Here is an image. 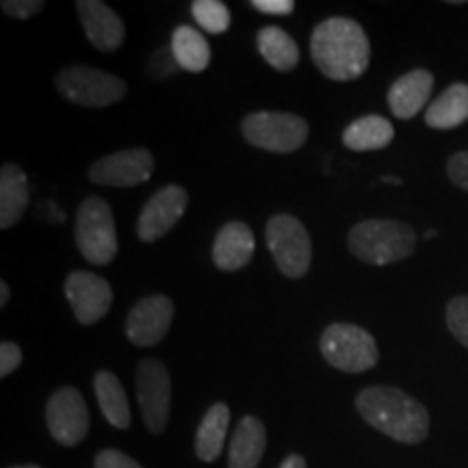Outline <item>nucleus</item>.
<instances>
[{
	"mask_svg": "<svg viewBox=\"0 0 468 468\" xmlns=\"http://www.w3.org/2000/svg\"><path fill=\"white\" fill-rule=\"evenodd\" d=\"M395 128L382 115H365L345 128L343 144L345 148L356 152H371L384 150L386 145L393 144Z\"/></svg>",
	"mask_w": 468,
	"mask_h": 468,
	"instance_id": "nucleus-21",
	"label": "nucleus"
},
{
	"mask_svg": "<svg viewBox=\"0 0 468 468\" xmlns=\"http://www.w3.org/2000/svg\"><path fill=\"white\" fill-rule=\"evenodd\" d=\"M384 183H390V185H401L399 178H390V176H384Z\"/></svg>",
	"mask_w": 468,
	"mask_h": 468,
	"instance_id": "nucleus-36",
	"label": "nucleus"
},
{
	"mask_svg": "<svg viewBox=\"0 0 468 468\" xmlns=\"http://www.w3.org/2000/svg\"><path fill=\"white\" fill-rule=\"evenodd\" d=\"M7 302H9V284L3 280V282H0V306L5 308L7 306Z\"/></svg>",
	"mask_w": 468,
	"mask_h": 468,
	"instance_id": "nucleus-35",
	"label": "nucleus"
},
{
	"mask_svg": "<svg viewBox=\"0 0 468 468\" xmlns=\"http://www.w3.org/2000/svg\"><path fill=\"white\" fill-rule=\"evenodd\" d=\"M468 120V85L455 83L447 87L434 102L427 107L425 124L436 131H452Z\"/></svg>",
	"mask_w": 468,
	"mask_h": 468,
	"instance_id": "nucleus-20",
	"label": "nucleus"
},
{
	"mask_svg": "<svg viewBox=\"0 0 468 468\" xmlns=\"http://www.w3.org/2000/svg\"><path fill=\"white\" fill-rule=\"evenodd\" d=\"M154 172V156L145 148H128L102 156L90 167L91 183L104 186H137Z\"/></svg>",
	"mask_w": 468,
	"mask_h": 468,
	"instance_id": "nucleus-12",
	"label": "nucleus"
},
{
	"mask_svg": "<svg viewBox=\"0 0 468 468\" xmlns=\"http://www.w3.org/2000/svg\"><path fill=\"white\" fill-rule=\"evenodd\" d=\"M280 468H308V466H306V460H303L302 455L291 453V455H286V460L280 464Z\"/></svg>",
	"mask_w": 468,
	"mask_h": 468,
	"instance_id": "nucleus-34",
	"label": "nucleus"
},
{
	"mask_svg": "<svg viewBox=\"0 0 468 468\" xmlns=\"http://www.w3.org/2000/svg\"><path fill=\"white\" fill-rule=\"evenodd\" d=\"M321 356L343 373H365L379 360L378 343L365 327L354 324H332L319 338Z\"/></svg>",
	"mask_w": 468,
	"mask_h": 468,
	"instance_id": "nucleus-4",
	"label": "nucleus"
},
{
	"mask_svg": "<svg viewBox=\"0 0 468 468\" xmlns=\"http://www.w3.org/2000/svg\"><path fill=\"white\" fill-rule=\"evenodd\" d=\"M22 365V349L16 343L3 341L0 345V378H7Z\"/></svg>",
	"mask_w": 468,
	"mask_h": 468,
	"instance_id": "nucleus-31",
	"label": "nucleus"
},
{
	"mask_svg": "<svg viewBox=\"0 0 468 468\" xmlns=\"http://www.w3.org/2000/svg\"><path fill=\"white\" fill-rule=\"evenodd\" d=\"M228 427H230V408L215 403L207 410L196 434V453L202 462H215L224 452Z\"/></svg>",
	"mask_w": 468,
	"mask_h": 468,
	"instance_id": "nucleus-22",
	"label": "nucleus"
},
{
	"mask_svg": "<svg viewBox=\"0 0 468 468\" xmlns=\"http://www.w3.org/2000/svg\"><path fill=\"white\" fill-rule=\"evenodd\" d=\"M267 449V430L261 419L243 417L234 427L228 449V468H256Z\"/></svg>",
	"mask_w": 468,
	"mask_h": 468,
	"instance_id": "nucleus-18",
	"label": "nucleus"
},
{
	"mask_svg": "<svg viewBox=\"0 0 468 468\" xmlns=\"http://www.w3.org/2000/svg\"><path fill=\"white\" fill-rule=\"evenodd\" d=\"M241 131L254 148L273 152V154H289V152L300 150L308 139L306 120L295 113H280V111L250 113L243 120Z\"/></svg>",
	"mask_w": 468,
	"mask_h": 468,
	"instance_id": "nucleus-7",
	"label": "nucleus"
},
{
	"mask_svg": "<svg viewBox=\"0 0 468 468\" xmlns=\"http://www.w3.org/2000/svg\"><path fill=\"white\" fill-rule=\"evenodd\" d=\"M347 245L356 259L382 267L408 259L417 245V232L403 221L367 219L351 228Z\"/></svg>",
	"mask_w": 468,
	"mask_h": 468,
	"instance_id": "nucleus-3",
	"label": "nucleus"
},
{
	"mask_svg": "<svg viewBox=\"0 0 468 468\" xmlns=\"http://www.w3.org/2000/svg\"><path fill=\"white\" fill-rule=\"evenodd\" d=\"M172 50L178 66L186 72H204L210 63V46L207 37L193 27H178L172 35Z\"/></svg>",
	"mask_w": 468,
	"mask_h": 468,
	"instance_id": "nucleus-25",
	"label": "nucleus"
},
{
	"mask_svg": "<svg viewBox=\"0 0 468 468\" xmlns=\"http://www.w3.org/2000/svg\"><path fill=\"white\" fill-rule=\"evenodd\" d=\"M447 174L455 186L468 191V152H458L449 159Z\"/></svg>",
	"mask_w": 468,
	"mask_h": 468,
	"instance_id": "nucleus-32",
	"label": "nucleus"
},
{
	"mask_svg": "<svg viewBox=\"0 0 468 468\" xmlns=\"http://www.w3.org/2000/svg\"><path fill=\"white\" fill-rule=\"evenodd\" d=\"M267 245L286 278H303L313 262V243L303 224L292 215L280 213L267 221Z\"/></svg>",
	"mask_w": 468,
	"mask_h": 468,
	"instance_id": "nucleus-8",
	"label": "nucleus"
},
{
	"mask_svg": "<svg viewBox=\"0 0 468 468\" xmlns=\"http://www.w3.org/2000/svg\"><path fill=\"white\" fill-rule=\"evenodd\" d=\"M174 321V302L167 295H150L134 303L126 319V336L137 347L159 345Z\"/></svg>",
	"mask_w": 468,
	"mask_h": 468,
	"instance_id": "nucleus-14",
	"label": "nucleus"
},
{
	"mask_svg": "<svg viewBox=\"0 0 468 468\" xmlns=\"http://www.w3.org/2000/svg\"><path fill=\"white\" fill-rule=\"evenodd\" d=\"M66 297L79 324H98L113 303V289L91 271H72L66 280Z\"/></svg>",
	"mask_w": 468,
	"mask_h": 468,
	"instance_id": "nucleus-13",
	"label": "nucleus"
},
{
	"mask_svg": "<svg viewBox=\"0 0 468 468\" xmlns=\"http://www.w3.org/2000/svg\"><path fill=\"white\" fill-rule=\"evenodd\" d=\"M76 245L85 261L104 267L117 256L113 210L102 197H87L76 213Z\"/></svg>",
	"mask_w": 468,
	"mask_h": 468,
	"instance_id": "nucleus-5",
	"label": "nucleus"
},
{
	"mask_svg": "<svg viewBox=\"0 0 468 468\" xmlns=\"http://www.w3.org/2000/svg\"><path fill=\"white\" fill-rule=\"evenodd\" d=\"M137 399L150 434H163L169 420V406H172V378L161 360H139Z\"/></svg>",
	"mask_w": 468,
	"mask_h": 468,
	"instance_id": "nucleus-9",
	"label": "nucleus"
},
{
	"mask_svg": "<svg viewBox=\"0 0 468 468\" xmlns=\"http://www.w3.org/2000/svg\"><path fill=\"white\" fill-rule=\"evenodd\" d=\"M256 44L265 61L278 72H291L300 63V46L280 27H262L256 35Z\"/></svg>",
	"mask_w": 468,
	"mask_h": 468,
	"instance_id": "nucleus-24",
	"label": "nucleus"
},
{
	"mask_svg": "<svg viewBox=\"0 0 468 468\" xmlns=\"http://www.w3.org/2000/svg\"><path fill=\"white\" fill-rule=\"evenodd\" d=\"M356 408L368 425L403 444H419L430 434L427 408L395 386H368L356 397Z\"/></svg>",
	"mask_w": 468,
	"mask_h": 468,
	"instance_id": "nucleus-2",
	"label": "nucleus"
},
{
	"mask_svg": "<svg viewBox=\"0 0 468 468\" xmlns=\"http://www.w3.org/2000/svg\"><path fill=\"white\" fill-rule=\"evenodd\" d=\"M46 423L50 436L63 447H76L90 434V410L83 395L72 386H63L46 403Z\"/></svg>",
	"mask_w": 468,
	"mask_h": 468,
	"instance_id": "nucleus-10",
	"label": "nucleus"
},
{
	"mask_svg": "<svg viewBox=\"0 0 468 468\" xmlns=\"http://www.w3.org/2000/svg\"><path fill=\"white\" fill-rule=\"evenodd\" d=\"M434 237H436V230H430L425 234V239H434Z\"/></svg>",
	"mask_w": 468,
	"mask_h": 468,
	"instance_id": "nucleus-37",
	"label": "nucleus"
},
{
	"mask_svg": "<svg viewBox=\"0 0 468 468\" xmlns=\"http://www.w3.org/2000/svg\"><path fill=\"white\" fill-rule=\"evenodd\" d=\"M44 9V0H5L3 11L16 20H27Z\"/></svg>",
	"mask_w": 468,
	"mask_h": 468,
	"instance_id": "nucleus-30",
	"label": "nucleus"
},
{
	"mask_svg": "<svg viewBox=\"0 0 468 468\" xmlns=\"http://www.w3.org/2000/svg\"><path fill=\"white\" fill-rule=\"evenodd\" d=\"M93 390H96L104 419L113 427H117V430H128L133 420L131 406H128L124 386L120 384L117 376H113L111 371H98L93 376Z\"/></svg>",
	"mask_w": 468,
	"mask_h": 468,
	"instance_id": "nucleus-23",
	"label": "nucleus"
},
{
	"mask_svg": "<svg viewBox=\"0 0 468 468\" xmlns=\"http://www.w3.org/2000/svg\"><path fill=\"white\" fill-rule=\"evenodd\" d=\"M55 85L63 98L80 107L102 109L120 102L126 96L128 85L124 79L96 68L69 66L57 74Z\"/></svg>",
	"mask_w": 468,
	"mask_h": 468,
	"instance_id": "nucleus-6",
	"label": "nucleus"
},
{
	"mask_svg": "<svg viewBox=\"0 0 468 468\" xmlns=\"http://www.w3.org/2000/svg\"><path fill=\"white\" fill-rule=\"evenodd\" d=\"M251 7L269 16H291L295 3L292 0H251Z\"/></svg>",
	"mask_w": 468,
	"mask_h": 468,
	"instance_id": "nucleus-33",
	"label": "nucleus"
},
{
	"mask_svg": "<svg viewBox=\"0 0 468 468\" xmlns=\"http://www.w3.org/2000/svg\"><path fill=\"white\" fill-rule=\"evenodd\" d=\"M310 55L321 74L330 80H356L367 72L371 44L356 20L330 17L321 22L310 37Z\"/></svg>",
	"mask_w": 468,
	"mask_h": 468,
	"instance_id": "nucleus-1",
	"label": "nucleus"
},
{
	"mask_svg": "<svg viewBox=\"0 0 468 468\" xmlns=\"http://www.w3.org/2000/svg\"><path fill=\"white\" fill-rule=\"evenodd\" d=\"M9 468H42V466H35V464H27V466H9Z\"/></svg>",
	"mask_w": 468,
	"mask_h": 468,
	"instance_id": "nucleus-38",
	"label": "nucleus"
},
{
	"mask_svg": "<svg viewBox=\"0 0 468 468\" xmlns=\"http://www.w3.org/2000/svg\"><path fill=\"white\" fill-rule=\"evenodd\" d=\"M256 250L254 232L243 221H228L221 226L213 243V262L221 271H239L251 261Z\"/></svg>",
	"mask_w": 468,
	"mask_h": 468,
	"instance_id": "nucleus-16",
	"label": "nucleus"
},
{
	"mask_svg": "<svg viewBox=\"0 0 468 468\" xmlns=\"http://www.w3.org/2000/svg\"><path fill=\"white\" fill-rule=\"evenodd\" d=\"M85 35L91 46L101 52H117L126 37V27L122 17L101 0H79L76 3Z\"/></svg>",
	"mask_w": 468,
	"mask_h": 468,
	"instance_id": "nucleus-15",
	"label": "nucleus"
},
{
	"mask_svg": "<svg viewBox=\"0 0 468 468\" xmlns=\"http://www.w3.org/2000/svg\"><path fill=\"white\" fill-rule=\"evenodd\" d=\"M447 325L452 335L468 349V295L453 297L447 306Z\"/></svg>",
	"mask_w": 468,
	"mask_h": 468,
	"instance_id": "nucleus-27",
	"label": "nucleus"
},
{
	"mask_svg": "<svg viewBox=\"0 0 468 468\" xmlns=\"http://www.w3.org/2000/svg\"><path fill=\"white\" fill-rule=\"evenodd\" d=\"M191 14L200 28L210 35H221L230 28V9L221 0H196L191 5Z\"/></svg>",
	"mask_w": 468,
	"mask_h": 468,
	"instance_id": "nucleus-26",
	"label": "nucleus"
},
{
	"mask_svg": "<svg viewBox=\"0 0 468 468\" xmlns=\"http://www.w3.org/2000/svg\"><path fill=\"white\" fill-rule=\"evenodd\" d=\"M93 468H144L137 460L117 449H102L93 460Z\"/></svg>",
	"mask_w": 468,
	"mask_h": 468,
	"instance_id": "nucleus-29",
	"label": "nucleus"
},
{
	"mask_svg": "<svg viewBox=\"0 0 468 468\" xmlns=\"http://www.w3.org/2000/svg\"><path fill=\"white\" fill-rule=\"evenodd\" d=\"M178 68L180 66H178V61H176L172 46H169V48L154 50V55H152L148 61V72L154 80L169 79V76H172Z\"/></svg>",
	"mask_w": 468,
	"mask_h": 468,
	"instance_id": "nucleus-28",
	"label": "nucleus"
},
{
	"mask_svg": "<svg viewBox=\"0 0 468 468\" xmlns=\"http://www.w3.org/2000/svg\"><path fill=\"white\" fill-rule=\"evenodd\" d=\"M28 204V180L20 165L7 163L0 169V226L7 230L20 221Z\"/></svg>",
	"mask_w": 468,
	"mask_h": 468,
	"instance_id": "nucleus-19",
	"label": "nucleus"
},
{
	"mask_svg": "<svg viewBox=\"0 0 468 468\" xmlns=\"http://www.w3.org/2000/svg\"><path fill=\"white\" fill-rule=\"evenodd\" d=\"M186 204H189V193L178 185L163 186L144 204L142 213L137 219V234L145 243L159 241L161 237L172 230V228L183 219Z\"/></svg>",
	"mask_w": 468,
	"mask_h": 468,
	"instance_id": "nucleus-11",
	"label": "nucleus"
},
{
	"mask_svg": "<svg viewBox=\"0 0 468 468\" xmlns=\"http://www.w3.org/2000/svg\"><path fill=\"white\" fill-rule=\"evenodd\" d=\"M434 90V76L427 69H412L397 79L388 90V107L399 120H412L425 109L427 98Z\"/></svg>",
	"mask_w": 468,
	"mask_h": 468,
	"instance_id": "nucleus-17",
	"label": "nucleus"
}]
</instances>
